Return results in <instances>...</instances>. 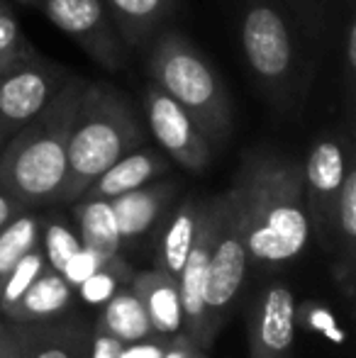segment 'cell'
Masks as SVG:
<instances>
[{
	"label": "cell",
	"mask_w": 356,
	"mask_h": 358,
	"mask_svg": "<svg viewBox=\"0 0 356 358\" xmlns=\"http://www.w3.org/2000/svg\"><path fill=\"white\" fill-rule=\"evenodd\" d=\"M93 327L118 336L124 344H137V341L159 336V334H154L152 322H149L142 302H139V297L132 292L129 283L127 287L124 285L118 287V290L105 300L103 310L98 312V320H95Z\"/></svg>",
	"instance_id": "21"
},
{
	"label": "cell",
	"mask_w": 356,
	"mask_h": 358,
	"mask_svg": "<svg viewBox=\"0 0 356 358\" xmlns=\"http://www.w3.org/2000/svg\"><path fill=\"white\" fill-rule=\"evenodd\" d=\"M42 236H44V254L52 268L62 273L66 264L81 251V241L71 234L66 222L62 220H42Z\"/></svg>",
	"instance_id": "23"
},
{
	"label": "cell",
	"mask_w": 356,
	"mask_h": 358,
	"mask_svg": "<svg viewBox=\"0 0 356 358\" xmlns=\"http://www.w3.org/2000/svg\"><path fill=\"white\" fill-rule=\"evenodd\" d=\"M147 142V127L127 95L98 80H88L69 134V169L62 203L71 205L105 169Z\"/></svg>",
	"instance_id": "3"
},
{
	"label": "cell",
	"mask_w": 356,
	"mask_h": 358,
	"mask_svg": "<svg viewBox=\"0 0 356 358\" xmlns=\"http://www.w3.org/2000/svg\"><path fill=\"white\" fill-rule=\"evenodd\" d=\"M129 287L139 297L154 334L173 336L183 327V305H180L178 278L162 268H149L132 273Z\"/></svg>",
	"instance_id": "16"
},
{
	"label": "cell",
	"mask_w": 356,
	"mask_h": 358,
	"mask_svg": "<svg viewBox=\"0 0 356 358\" xmlns=\"http://www.w3.org/2000/svg\"><path fill=\"white\" fill-rule=\"evenodd\" d=\"M47 17L108 71L127 66V47L110 20L103 0H42Z\"/></svg>",
	"instance_id": "9"
},
{
	"label": "cell",
	"mask_w": 356,
	"mask_h": 358,
	"mask_svg": "<svg viewBox=\"0 0 356 358\" xmlns=\"http://www.w3.org/2000/svg\"><path fill=\"white\" fill-rule=\"evenodd\" d=\"M354 156L352 132H327L315 139L303 164V193L310 231H315L322 241L334 236V208L344 171Z\"/></svg>",
	"instance_id": "7"
},
{
	"label": "cell",
	"mask_w": 356,
	"mask_h": 358,
	"mask_svg": "<svg viewBox=\"0 0 356 358\" xmlns=\"http://www.w3.org/2000/svg\"><path fill=\"white\" fill-rule=\"evenodd\" d=\"M249 358H293L295 297L290 287L276 283L259 292L247 320Z\"/></svg>",
	"instance_id": "12"
},
{
	"label": "cell",
	"mask_w": 356,
	"mask_h": 358,
	"mask_svg": "<svg viewBox=\"0 0 356 358\" xmlns=\"http://www.w3.org/2000/svg\"><path fill=\"white\" fill-rule=\"evenodd\" d=\"M178 185L173 180H152L137 190L113 198V215L118 222L120 241L132 244L157 229V224L164 220V215L171 210L176 200Z\"/></svg>",
	"instance_id": "13"
},
{
	"label": "cell",
	"mask_w": 356,
	"mask_h": 358,
	"mask_svg": "<svg viewBox=\"0 0 356 358\" xmlns=\"http://www.w3.org/2000/svg\"><path fill=\"white\" fill-rule=\"evenodd\" d=\"M24 205L17 203V200L13 198V195H8L3 188H0V229H3L5 224H8L13 217H17L20 213H24Z\"/></svg>",
	"instance_id": "30"
},
{
	"label": "cell",
	"mask_w": 356,
	"mask_h": 358,
	"mask_svg": "<svg viewBox=\"0 0 356 358\" xmlns=\"http://www.w3.org/2000/svg\"><path fill=\"white\" fill-rule=\"evenodd\" d=\"M147 52L152 83L171 95L193 117L208 142L220 149L232 134V100L213 64L173 27H164Z\"/></svg>",
	"instance_id": "4"
},
{
	"label": "cell",
	"mask_w": 356,
	"mask_h": 358,
	"mask_svg": "<svg viewBox=\"0 0 356 358\" xmlns=\"http://www.w3.org/2000/svg\"><path fill=\"white\" fill-rule=\"evenodd\" d=\"M127 344L120 341L118 336L108 334V331L90 327V354L88 358H122Z\"/></svg>",
	"instance_id": "28"
},
{
	"label": "cell",
	"mask_w": 356,
	"mask_h": 358,
	"mask_svg": "<svg viewBox=\"0 0 356 358\" xmlns=\"http://www.w3.org/2000/svg\"><path fill=\"white\" fill-rule=\"evenodd\" d=\"M300 29L276 0H247L242 13V52L262 93L280 113L303 108L310 83Z\"/></svg>",
	"instance_id": "5"
},
{
	"label": "cell",
	"mask_w": 356,
	"mask_h": 358,
	"mask_svg": "<svg viewBox=\"0 0 356 358\" xmlns=\"http://www.w3.org/2000/svg\"><path fill=\"white\" fill-rule=\"evenodd\" d=\"M71 205H73V220H76L83 249L100 261H108L113 256H118L122 241H120L118 222H115L110 200L81 198Z\"/></svg>",
	"instance_id": "20"
},
{
	"label": "cell",
	"mask_w": 356,
	"mask_h": 358,
	"mask_svg": "<svg viewBox=\"0 0 356 358\" xmlns=\"http://www.w3.org/2000/svg\"><path fill=\"white\" fill-rule=\"evenodd\" d=\"M203 203L205 198L190 195V198L180 200L176 208L171 205V210L164 215V224L162 231H159V246L157 254H154V268H162L166 273H171L173 278H178L185 256H188L195 234H198Z\"/></svg>",
	"instance_id": "19"
},
{
	"label": "cell",
	"mask_w": 356,
	"mask_h": 358,
	"mask_svg": "<svg viewBox=\"0 0 356 358\" xmlns=\"http://www.w3.org/2000/svg\"><path fill=\"white\" fill-rule=\"evenodd\" d=\"M342 76H344V90H347V110H349V117H352L354 98H356V17L354 15H349L347 24H344Z\"/></svg>",
	"instance_id": "26"
},
{
	"label": "cell",
	"mask_w": 356,
	"mask_h": 358,
	"mask_svg": "<svg viewBox=\"0 0 356 358\" xmlns=\"http://www.w3.org/2000/svg\"><path fill=\"white\" fill-rule=\"evenodd\" d=\"M88 78L69 76L52 103L17 129L0 151V188L27 210L62 203L69 134Z\"/></svg>",
	"instance_id": "2"
},
{
	"label": "cell",
	"mask_w": 356,
	"mask_h": 358,
	"mask_svg": "<svg viewBox=\"0 0 356 358\" xmlns=\"http://www.w3.org/2000/svg\"><path fill=\"white\" fill-rule=\"evenodd\" d=\"M17 3H22V5H39L42 0H17Z\"/></svg>",
	"instance_id": "32"
},
{
	"label": "cell",
	"mask_w": 356,
	"mask_h": 358,
	"mask_svg": "<svg viewBox=\"0 0 356 358\" xmlns=\"http://www.w3.org/2000/svg\"><path fill=\"white\" fill-rule=\"evenodd\" d=\"M249 268V254L239 229L237 215L232 210L227 190H225V210L220 217L218 234H215L213 254H210L208 273H205V334L203 346L213 344L215 334L229 315L239 290L244 285Z\"/></svg>",
	"instance_id": "6"
},
{
	"label": "cell",
	"mask_w": 356,
	"mask_h": 358,
	"mask_svg": "<svg viewBox=\"0 0 356 358\" xmlns=\"http://www.w3.org/2000/svg\"><path fill=\"white\" fill-rule=\"evenodd\" d=\"M344 3H347V5H349V8H352V5H354V0H344Z\"/></svg>",
	"instance_id": "34"
},
{
	"label": "cell",
	"mask_w": 356,
	"mask_h": 358,
	"mask_svg": "<svg viewBox=\"0 0 356 358\" xmlns=\"http://www.w3.org/2000/svg\"><path fill=\"white\" fill-rule=\"evenodd\" d=\"M73 305V285L66 280V275L57 268L47 266L37 278L32 280L3 312L0 317L10 322H44L54 320L59 315L71 312Z\"/></svg>",
	"instance_id": "15"
},
{
	"label": "cell",
	"mask_w": 356,
	"mask_h": 358,
	"mask_svg": "<svg viewBox=\"0 0 356 358\" xmlns=\"http://www.w3.org/2000/svg\"><path fill=\"white\" fill-rule=\"evenodd\" d=\"M166 171H169L166 154H162V151H157V149H147V146H139V149L129 151L122 159L115 161L110 169H105L103 173L88 185L81 198H90V200L120 198V195L129 193V190H137V188H142V185L157 180L159 176L166 173Z\"/></svg>",
	"instance_id": "14"
},
{
	"label": "cell",
	"mask_w": 356,
	"mask_h": 358,
	"mask_svg": "<svg viewBox=\"0 0 356 358\" xmlns=\"http://www.w3.org/2000/svg\"><path fill=\"white\" fill-rule=\"evenodd\" d=\"M222 210H225V193L205 198L203 213H200L198 234H195V241L190 246L188 256H185L183 268L178 273L180 305H183V327H180V331L188 339H193L198 346H203V334H205V273H208L210 254H213L215 234H218Z\"/></svg>",
	"instance_id": "11"
},
{
	"label": "cell",
	"mask_w": 356,
	"mask_h": 358,
	"mask_svg": "<svg viewBox=\"0 0 356 358\" xmlns=\"http://www.w3.org/2000/svg\"><path fill=\"white\" fill-rule=\"evenodd\" d=\"M27 39L20 32V24L15 20V15L8 8H0V73L8 71L20 57L29 52Z\"/></svg>",
	"instance_id": "25"
},
{
	"label": "cell",
	"mask_w": 356,
	"mask_h": 358,
	"mask_svg": "<svg viewBox=\"0 0 356 358\" xmlns=\"http://www.w3.org/2000/svg\"><path fill=\"white\" fill-rule=\"evenodd\" d=\"M3 5H5V3H3V0H0V8H3Z\"/></svg>",
	"instance_id": "35"
},
{
	"label": "cell",
	"mask_w": 356,
	"mask_h": 358,
	"mask_svg": "<svg viewBox=\"0 0 356 358\" xmlns=\"http://www.w3.org/2000/svg\"><path fill=\"white\" fill-rule=\"evenodd\" d=\"M162 358H208V354H205L203 346H198L193 339H188L183 331H178V334H173L171 339H169Z\"/></svg>",
	"instance_id": "29"
},
{
	"label": "cell",
	"mask_w": 356,
	"mask_h": 358,
	"mask_svg": "<svg viewBox=\"0 0 356 358\" xmlns=\"http://www.w3.org/2000/svg\"><path fill=\"white\" fill-rule=\"evenodd\" d=\"M0 358H29V336L24 322L5 320L0 336Z\"/></svg>",
	"instance_id": "27"
},
{
	"label": "cell",
	"mask_w": 356,
	"mask_h": 358,
	"mask_svg": "<svg viewBox=\"0 0 356 358\" xmlns=\"http://www.w3.org/2000/svg\"><path fill=\"white\" fill-rule=\"evenodd\" d=\"M69 76L71 71L52 59H42L34 49L0 73V122L8 137L52 103Z\"/></svg>",
	"instance_id": "8"
},
{
	"label": "cell",
	"mask_w": 356,
	"mask_h": 358,
	"mask_svg": "<svg viewBox=\"0 0 356 358\" xmlns=\"http://www.w3.org/2000/svg\"><path fill=\"white\" fill-rule=\"evenodd\" d=\"M3 324H5V320L0 317V336H3Z\"/></svg>",
	"instance_id": "33"
},
{
	"label": "cell",
	"mask_w": 356,
	"mask_h": 358,
	"mask_svg": "<svg viewBox=\"0 0 356 358\" xmlns=\"http://www.w3.org/2000/svg\"><path fill=\"white\" fill-rule=\"evenodd\" d=\"M42 244V217L32 210H24L0 229V285L10 271L24 259L32 249Z\"/></svg>",
	"instance_id": "22"
},
{
	"label": "cell",
	"mask_w": 356,
	"mask_h": 358,
	"mask_svg": "<svg viewBox=\"0 0 356 358\" xmlns=\"http://www.w3.org/2000/svg\"><path fill=\"white\" fill-rule=\"evenodd\" d=\"M290 8L295 13V27L308 37L313 47L322 44V37L327 32V20L332 0H290Z\"/></svg>",
	"instance_id": "24"
},
{
	"label": "cell",
	"mask_w": 356,
	"mask_h": 358,
	"mask_svg": "<svg viewBox=\"0 0 356 358\" xmlns=\"http://www.w3.org/2000/svg\"><path fill=\"white\" fill-rule=\"evenodd\" d=\"M29 358H88L90 327L76 312L54 320L29 322Z\"/></svg>",
	"instance_id": "18"
},
{
	"label": "cell",
	"mask_w": 356,
	"mask_h": 358,
	"mask_svg": "<svg viewBox=\"0 0 356 358\" xmlns=\"http://www.w3.org/2000/svg\"><path fill=\"white\" fill-rule=\"evenodd\" d=\"M227 195L247 244L249 264L280 266L305 251L313 231L300 161L254 146L242 156Z\"/></svg>",
	"instance_id": "1"
},
{
	"label": "cell",
	"mask_w": 356,
	"mask_h": 358,
	"mask_svg": "<svg viewBox=\"0 0 356 358\" xmlns=\"http://www.w3.org/2000/svg\"><path fill=\"white\" fill-rule=\"evenodd\" d=\"M8 132H5V127H3V122H0V151H3V146H5V142H8Z\"/></svg>",
	"instance_id": "31"
},
{
	"label": "cell",
	"mask_w": 356,
	"mask_h": 358,
	"mask_svg": "<svg viewBox=\"0 0 356 358\" xmlns=\"http://www.w3.org/2000/svg\"><path fill=\"white\" fill-rule=\"evenodd\" d=\"M103 5L124 47L134 52H142L152 44L176 8L173 0H103Z\"/></svg>",
	"instance_id": "17"
},
{
	"label": "cell",
	"mask_w": 356,
	"mask_h": 358,
	"mask_svg": "<svg viewBox=\"0 0 356 358\" xmlns=\"http://www.w3.org/2000/svg\"><path fill=\"white\" fill-rule=\"evenodd\" d=\"M144 115H147L149 132L169 159H173L180 169L190 173H200L208 169L215 146L200 132L193 117L157 83H149L144 90Z\"/></svg>",
	"instance_id": "10"
}]
</instances>
